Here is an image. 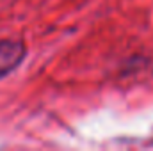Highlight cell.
<instances>
[{
  "mask_svg": "<svg viewBox=\"0 0 153 151\" xmlns=\"http://www.w3.org/2000/svg\"><path fill=\"white\" fill-rule=\"evenodd\" d=\"M27 57V46L22 39L0 41V80L9 76Z\"/></svg>",
  "mask_w": 153,
  "mask_h": 151,
  "instance_id": "obj_1",
  "label": "cell"
}]
</instances>
